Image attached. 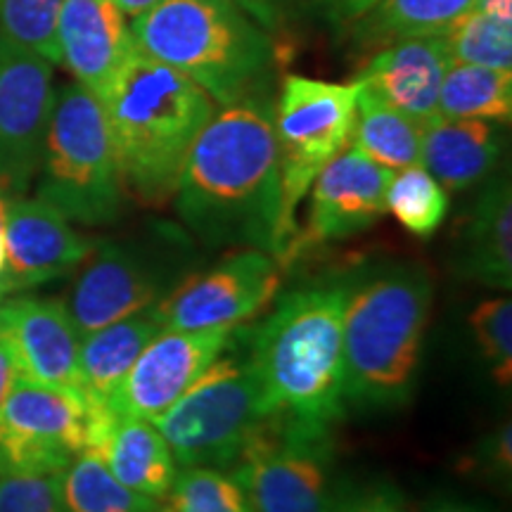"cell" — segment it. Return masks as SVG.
Here are the masks:
<instances>
[{
    "label": "cell",
    "instance_id": "6",
    "mask_svg": "<svg viewBox=\"0 0 512 512\" xmlns=\"http://www.w3.org/2000/svg\"><path fill=\"white\" fill-rule=\"evenodd\" d=\"M38 200L81 226H107L124 211L126 190L100 100L81 83L55 93L38 164Z\"/></svg>",
    "mask_w": 512,
    "mask_h": 512
},
{
    "label": "cell",
    "instance_id": "20",
    "mask_svg": "<svg viewBox=\"0 0 512 512\" xmlns=\"http://www.w3.org/2000/svg\"><path fill=\"white\" fill-rule=\"evenodd\" d=\"M88 448L98 453L117 482L159 503L176 479L171 448L150 420L100 413Z\"/></svg>",
    "mask_w": 512,
    "mask_h": 512
},
{
    "label": "cell",
    "instance_id": "34",
    "mask_svg": "<svg viewBox=\"0 0 512 512\" xmlns=\"http://www.w3.org/2000/svg\"><path fill=\"white\" fill-rule=\"evenodd\" d=\"M330 512H413L392 479H366L335 486Z\"/></svg>",
    "mask_w": 512,
    "mask_h": 512
},
{
    "label": "cell",
    "instance_id": "13",
    "mask_svg": "<svg viewBox=\"0 0 512 512\" xmlns=\"http://www.w3.org/2000/svg\"><path fill=\"white\" fill-rule=\"evenodd\" d=\"M235 335L238 328L162 330L114 389L107 411L155 422L226 354Z\"/></svg>",
    "mask_w": 512,
    "mask_h": 512
},
{
    "label": "cell",
    "instance_id": "17",
    "mask_svg": "<svg viewBox=\"0 0 512 512\" xmlns=\"http://www.w3.org/2000/svg\"><path fill=\"white\" fill-rule=\"evenodd\" d=\"M164 297L155 266L136 249L98 245L91 249L69 287L67 309L79 337L133 313L150 309Z\"/></svg>",
    "mask_w": 512,
    "mask_h": 512
},
{
    "label": "cell",
    "instance_id": "28",
    "mask_svg": "<svg viewBox=\"0 0 512 512\" xmlns=\"http://www.w3.org/2000/svg\"><path fill=\"white\" fill-rule=\"evenodd\" d=\"M387 214H392L415 238H432L446 221L448 192L422 164L392 174L387 185Z\"/></svg>",
    "mask_w": 512,
    "mask_h": 512
},
{
    "label": "cell",
    "instance_id": "42",
    "mask_svg": "<svg viewBox=\"0 0 512 512\" xmlns=\"http://www.w3.org/2000/svg\"><path fill=\"white\" fill-rule=\"evenodd\" d=\"M117 8L124 12L126 17H136L140 12H145L147 8H152V5H157L159 0H112Z\"/></svg>",
    "mask_w": 512,
    "mask_h": 512
},
{
    "label": "cell",
    "instance_id": "23",
    "mask_svg": "<svg viewBox=\"0 0 512 512\" xmlns=\"http://www.w3.org/2000/svg\"><path fill=\"white\" fill-rule=\"evenodd\" d=\"M162 332L155 311L145 309L88 332L79 342V373L83 396L98 411H107V401L133 368L147 344Z\"/></svg>",
    "mask_w": 512,
    "mask_h": 512
},
{
    "label": "cell",
    "instance_id": "39",
    "mask_svg": "<svg viewBox=\"0 0 512 512\" xmlns=\"http://www.w3.org/2000/svg\"><path fill=\"white\" fill-rule=\"evenodd\" d=\"M420 512H491V510L482 508V505L467 503L463 498L441 494V496L430 498Z\"/></svg>",
    "mask_w": 512,
    "mask_h": 512
},
{
    "label": "cell",
    "instance_id": "43",
    "mask_svg": "<svg viewBox=\"0 0 512 512\" xmlns=\"http://www.w3.org/2000/svg\"><path fill=\"white\" fill-rule=\"evenodd\" d=\"M10 197L0 195V235H3L5 230V221H8V209H10Z\"/></svg>",
    "mask_w": 512,
    "mask_h": 512
},
{
    "label": "cell",
    "instance_id": "33",
    "mask_svg": "<svg viewBox=\"0 0 512 512\" xmlns=\"http://www.w3.org/2000/svg\"><path fill=\"white\" fill-rule=\"evenodd\" d=\"M0 512H62L55 475L0 472Z\"/></svg>",
    "mask_w": 512,
    "mask_h": 512
},
{
    "label": "cell",
    "instance_id": "3",
    "mask_svg": "<svg viewBox=\"0 0 512 512\" xmlns=\"http://www.w3.org/2000/svg\"><path fill=\"white\" fill-rule=\"evenodd\" d=\"M100 105L126 195L145 207L169 204L192 145L219 105L188 76L140 50Z\"/></svg>",
    "mask_w": 512,
    "mask_h": 512
},
{
    "label": "cell",
    "instance_id": "18",
    "mask_svg": "<svg viewBox=\"0 0 512 512\" xmlns=\"http://www.w3.org/2000/svg\"><path fill=\"white\" fill-rule=\"evenodd\" d=\"M57 46L62 67L98 100L138 50L126 15L112 0H64Z\"/></svg>",
    "mask_w": 512,
    "mask_h": 512
},
{
    "label": "cell",
    "instance_id": "27",
    "mask_svg": "<svg viewBox=\"0 0 512 512\" xmlns=\"http://www.w3.org/2000/svg\"><path fill=\"white\" fill-rule=\"evenodd\" d=\"M439 117L508 124L512 117V72L453 62L441 83Z\"/></svg>",
    "mask_w": 512,
    "mask_h": 512
},
{
    "label": "cell",
    "instance_id": "1",
    "mask_svg": "<svg viewBox=\"0 0 512 512\" xmlns=\"http://www.w3.org/2000/svg\"><path fill=\"white\" fill-rule=\"evenodd\" d=\"M178 219L207 247L280 256V157L271 95L221 107L192 145L174 192Z\"/></svg>",
    "mask_w": 512,
    "mask_h": 512
},
{
    "label": "cell",
    "instance_id": "16",
    "mask_svg": "<svg viewBox=\"0 0 512 512\" xmlns=\"http://www.w3.org/2000/svg\"><path fill=\"white\" fill-rule=\"evenodd\" d=\"M0 335L19 377L86 399L79 373L81 337L60 299L29 294L0 299Z\"/></svg>",
    "mask_w": 512,
    "mask_h": 512
},
{
    "label": "cell",
    "instance_id": "21",
    "mask_svg": "<svg viewBox=\"0 0 512 512\" xmlns=\"http://www.w3.org/2000/svg\"><path fill=\"white\" fill-rule=\"evenodd\" d=\"M456 271L494 290L512 287V190L508 176L486 183L460 223Z\"/></svg>",
    "mask_w": 512,
    "mask_h": 512
},
{
    "label": "cell",
    "instance_id": "22",
    "mask_svg": "<svg viewBox=\"0 0 512 512\" xmlns=\"http://www.w3.org/2000/svg\"><path fill=\"white\" fill-rule=\"evenodd\" d=\"M501 133L491 121L437 117L422 126L420 164L446 192L482 183L501 162Z\"/></svg>",
    "mask_w": 512,
    "mask_h": 512
},
{
    "label": "cell",
    "instance_id": "11",
    "mask_svg": "<svg viewBox=\"0 0 512 512\" xmlns=\"http://www.w3.org/2000/svg\"><path fill=\"white\" fill-rule=\"evenodd\" d=\"M283 268L261 249H235L152 306L162 330L240 328L278 297Z\"/></svg>",
    "mask_w": 512,
    "mask_h": 512
},
{
    "label": "cell",
    "instance_id": "36",
    "mask_svg": "<svg viewBox=\"0 0 512 512\" xmlns=\"http://www.w3.org/2000/svg\"><path fill=\"white\" fill-rule=\"evenodd\" d=\"M280 8H283L285 17L297 15L304 19H311V22H318V19H325L330 24H339V12L337 3L339 0H278Z\"/></svg>",
    "mask_w": 512,
    "mask_h": 512
},
{
    "label": "cell",
    "instance_id": "7",
    "mask_svg": "<svg viewBox=\"0 0 512 512\" xmlns=\"http://www.w3.org/2000/svg\"><path fill=\"white\" fill-rule=\"evenodd\" d=\"M358 81L332 83L290 74L273 102L275 140L280 157V256L297 233V211L320 171L351 143L356 119Z\"/></svg>",
    "mask_w": 512,
    "mask_h": 512
},
{
    "label": "cell",
    "instance_id": "29",
    "mask_svg": "<svg viewBox=\"0 0 512 512\" xmlns=\"http://www.w3.org/2000/svg\"><path fill=\"white\" fill-rule=\"evenodd\" d=\"M162 512H254L242 486L228 470L178 467Z\"/></svg>",
    "mask_w": 512,
    "mask_h": 512
},
{
    "label": "cell",
    "instance_id": "4",
    "mask_svg": "<svg viewBox=\"0 0 512 512\" xmlns=\"http://www.w3.org/2000/svg\"><path fill=\"white\" fill-rule=\"evenodd\" d=\"M434 283L420 264H389L349 283L344 304V401L392 411L411 401Z\"/></svg>",
    "mask_w": 512,
    "mask_h": 512
},
{
    "label": "cell",
    "instance_id": "26",
    "mask_svg": "<svg viewBox=\"0 0 512 512\" xmlns=\"http://www.w3.org/2000/svg\"><path fill=\"white\" fill-rule=\"evenodd\" d=\"M55 479L62 512H162L155 498L117 482L91 448L81 451Z\"/></svg>",
    "mask_w": 512,
    "mask_h": 512
},
{
    "label": "cell",
    "instance_id": "38",
    "mask_svg": "<svg viewBox=\"0 0 512 512\" xmlns=\"http://www.w3.org/2000/svg\"><path fill=\"white\" fill-rule=\"evenodd\" d=\"M19 380V370L15 358H12V351L5 342L3 335H0V408H3L5 399H8L12 387Z\"/></svg>",
    "mask_w": 512,
    "mask_h": 512
},
{
    "label": "cell",
    "instance_id": "24",
    "mask_svg": "<svg viewBox=\"0 0 512 512\" xmlns=\"http://www.w3.org/2000/svg\"><path fill=\"white\" fill-rule=\"evenodd\" d=\"M477 0H380L354 24L366 48H384L415 36H444L475 10Z\"/></svg>",
    "mask_w": 512,
    "mask_h": 512
},
{
    "label": "cell",
    "instance_id": "32",
    "mask_svg": "<svg viewBox=\"0 0 512 512\" xmlns=\"http://www.w3.org/2000/svg\"><path fill=\"white\" fill-rule=\"evenodd\" d=\"M472 337L486 361L491 377L501 389L512 384V302L510 297H491L472 309Z\"/></svg>",
    "mask_w": 512,
    "mask_h": 512
},
{
    "label": "cell",
    "instance_id": "9",
    "mask_svg": "<svg viewBox=\"0 0 512 512\" xmlns=\"http://www.w3.org/2000/svg\"><path fill=\"white\" fill-rule=\"evenodd\" d=\"M335 439L328 427L268 418L230 467L254 512H330Z\"/></svg>",
    "mask_w": 512,
    "mask_h": 512
},
{
    "label": "cell",
    "instance_id": "19",
    "mask_svg": "<svg viewBox=\"0 0 512 512\" xmlns=\"http://www.w3.org/2000/svg\"><path fill=\"white\" fill-rule=\"evenodd\" d=\"M451 64L446 34L403 38L377 50L356 81L425 126L439 117V91Z\"/></svg>",
    "mask_w": 512,
    "mask_h": 512
},
{
    "label": "cell",
    "instance_id": "8",
    "mask_svg": "<svg viewBox=\"0 0 512 512\" xmlns=\"http://www.w3.org/2000/svg\"><path fill=\"white\" fill-rule=\"evenodd\" d=\"M268 418L247 354L228 349L155 425L178 467L230 470Z\"/></svg>",
    "mask_w": 512,
    "mask_h": 512
},
{
    "label": "cell",
    "instance_id": "12",
    "mask_svg": "<svg viewBox=\"0 0 512 512\" xmlns=\"http://www.w3.org/2000/svg\"><path fill=\"white\" fill-rule=\"evenodd\" d=\"M53 105V64L0 38V195L15 200L29 190Z\"/></svg>",
    "mask_w": 512,
    "mask_h": 512
},
{
    "label": "cell",
    "instance_id": "5",
    "mask_svg": "<svg viewBox=\"0 0 512 512\" xmlns=\"http://www.w3.org/2000/svg\"><path fill=\"white\" fill-rule=\"evenodd\" d=\"M128 27L140 53L188 76L219 107L271 95L278 46L230 0H159Z\"/></svg>",
    "mask_w": 512,
    "mask_h": 512
},
{
    "label": "cell",
    "instance_id": "10",
    "mask_svg": "<svg viewBox=\"0 0 512 512\" xmlns=\"http://www.w3.org/2000/svg\"><path fill=\"white\" fill-rule=\"evenodd\" d=\"M98 408L19 377L0 408V472L57 475L91 446Z\"/></svg>",
    "mask_w": 512,
    "mask_h": 512
},
{
    "label": "cell",
    "instance_id": "15",
    "mask_svg": "<svg viewBox=\"0 0 512 512\" xmlns=\"http://www.w3.org/2000/svg\"><path fill=\"white\" fill-rule=\"evenodd\" d=\"M5 264L0 271V299L34 290L79 268L95 247L67 216L48 202L15 197L3 230Z\"/></svg>",
    "mask_w": 512,
    "mask_h": 512
},
{
    "label": "cell",
    "instance_id": "35",
    "mask_svg": "<svg viewBox=\"0 0 512 512\" xmlns=\"http://www.w3.org/2000/svg\"><path fill=\"white\" fill-rule=\"evenodd\" d=\"M463 470L477 475L482 482L496 484L498 489H508L512 482V425L510 420L501 422L494 432L477 441V446L467 453Z\"/></svg>",
    "mask_w": 512,
    "mask_h": 512
},
{
    "label": "cell",
    "instance_id": "30",
    "mask_svg": "<svg viewBox=\"0 0 512 512\" xmlns=\"http://www.w3.org/2000/svg\"><path fill=\"white\" fill-rule=\"evenodd\" d=\"M453 62L512 72V22L472 10L446 34Z\"/></svg>",
    "mask_w": 512,
    "mask_h": 512
},
{
    "label": "cell",
    "instance_id": "31",
    "mask_svg": "<svg viewBox=\"0 0 512 512\" xmlns=\"http://www.w3.org/2000/svg\"><path fill=\"white\" fill-rule=\"evenodd\" d=\"M64 0H0V38L60 64L57 24Z\"/></svg>",
    "mask_w": 512,
    "mask_h": 512
},
{
    "label": "cell",
    "instance_id": "40",
    "mask_svg": "<svg viewBox=\"0 0 512 512\" xmlns=\"http://www.w3.org/2000/svg\"><path fill=\"white\" fill-rule=\"evenodd\" d=\"M375 3H380V0H339L337 3L339 24L356 22V19L361 15H366V12L373 8Z\"/></svg>",
    "mask_w": 512,
    "mask_h": 512
},
{
    "label": "cell",
    "instance_id": "37",
    "mask_svg": "<svg viewBox=\"0 0 512 512\" xmlns=\"http://www.w3.org/2000/svg\"><path fill=\"white\" fill-rule=\"evenodd\" d=\"M230 3H235L238 8L245 10L247 15L256 19L266 31H278L287 19L278 0H230Z\"/></svg>",
    "mask_w": 512,
    "mask_h": 512
},
{
    "label": "cell",
    "instance_id": "44",
    "mask_svg": "<svg viewBox=\"0 0 512 512\" xmlns=\"http://www.w3.org/2000/svg\"><path fill=\"white\" fill-rule=\"evenodd\" d=\"M3 264H5V240L3 235H0V271H3Z\"/></svg>",
    "mask_w": 512,
    "mask_h": 512
},
{
    "label": "cell",
    "instance_id": "25",
    "mask_svg": "<svg viewBox=\"0 0 512 512\" xmlns=\"http://www.w3.org/2000/svg\"><path fill=\"white\" fill-rule=\"evenodd\" d=\"M351 147L389 171L420 164L422 124L377 98L358 81Z\"/></svg>",
    "mask_w": 512,
    "mask_h": 512
},
{
    "label": "cell",
    "instance_id": "41",
    "mask_svg": "<svg viewBox=\"0 0 512 512\" xmlns=\"http://www.w3.org/2000/svg\"><path fill=\"white\" fill-rule=\"evenodd\" d=\"M475 10L503 19V22H512V0H477Z\"/></svg>",
    "mask_w": 512,
    "mask_h": 512
},
{
    "label": "cell",
    "instance_id": "14",
    "mask_svg": "<svg viewBox=\"0 0 512 512\" xmlns=\"http://www.w3.org/2000/svg\"><path fill=\"white\" fill-rule=\"evenodd\" d=\"M394 171L347 145L313 181L311 207L304 228H297L285 256V268L294 256L311 247L342 242L366 233L387 214V185Z\"/></svg>",
    "mask_w": 512,
    "mask_h": 512
},
{
    "label": "cell",
    "instance_id": "2",
    "mask_svg": "<svg viewBox=\"0 0 512 512\" xmlns=\"http://www.w3.org/2000/svg\"><path fill=\"white\" fill-rule=\"evenodd\" d=\"M349 283L287 292L254 332L247 361L268 415L332 427L344 415V304Z\"/></svg>",
    "mask_w": 512,
    "mask_h": 512
}]
</instances>
